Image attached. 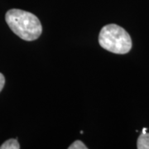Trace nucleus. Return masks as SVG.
Segmentation results:
<instances>
[{
    "instance_id": "obj_4",
    "label": "nucleus",
    "mask_w": 149,
    "mask_h": 149,
    "mask_svg": "<svg viewBox=\"0 0 149 149\" xmlns=\"http://www.w3.org/2000/svg\"><path fill=\"white\" fill-rule=\"evenodd\" d=\"M20 145L17 139H11L7 140L5 143L0 146V149H19Z\"/></svg>"
},
{
    "instance_id": "obj_3",
    "label": "nucleus",
    "mask_w": 149,
    "mask_h": 149,
    "mask_svg": "<svg viewBox=\"0 0 149 149\" xmlns=\"http://www.w3.org/2000/svg\"><path fill=\"white\" fill-rule=\"evenodd\" d=\"M138 149H149V133H142L137 142Z\"/></svg>"
},
{
    "instance_id": "obj_5",
    "label": "nucleus",
    "mask_w": 149,
    "mask_h": 149,
    "mask_svg": "<svg viewBox=\"0 0 149 149\" xmlns=\"http://www.w3.org/2000/svg\"><path fill=\"white\" fill-rule=\"evenodd\" d=\"M69 149H87V147L85 146V144L83 143L80 140H76L74 141L72 144H70L69 147Z\"/></svg>"
},
{
    "instance_id": "obj_2",
    "label": "nucleus",
    "mask_w": 149,
    "mask_h": 149,
    "mask_svg": "<svg viewBox=\"0 0 149 149\" xmlns=\"http://www.w3.org/2000/svg\"><path fill=\"white\" fill-rule=\"evenodd\" d=\"M100 47L115 54H126L132 48V40L126 30L116 24L103 27L99 35Z\"/></svg>"
},
{
    "instance_id": "obj_1",
    "label": "nucleus",
    "mask_w": 149,
    "mask_h": 149,
    "mask_svg": "<svg viewBox=\"0 0 149 149\" xmlns=\"http://www.w3.org/2000/svg\"><path fill=\"white\" fill-rule=\"evenodd\" d=\"M5 20L11 30L24 41L37 40L42 32L41 22L27 11L11 9L7 12Z\"/></svg>"
},
{
    "instance_id": "obj_6",
    "label": "nucleus",
    "mask_w": 149,
    "mask_h": 149,
    "mask_svg": "<svg viewBox=\"0 0 149 149\" xmlns=\"http://www.w3.org/2000/svg\"><path fill=\"white\" fill-rule=\"evenodd\" d=\"M4 85H5V78L3 76V74L0 73V92L3 89Z\"/></svg>"
},
{
    "instance_id": "obj_7",
    "label": "nucleus",
    "mask_w": 149,
    "mask_h": 149,
    "mask_svg": "<svg viewBox=\"0 0 149 149\" xmlns=\"http://www.w3.org/2000/svg\"><path fill=\"white\" fill-rule=\"evenodd\" d=\"M146 131H147V128H144L143 129V133H146Z\"/></svg>"
}]
</instances>
